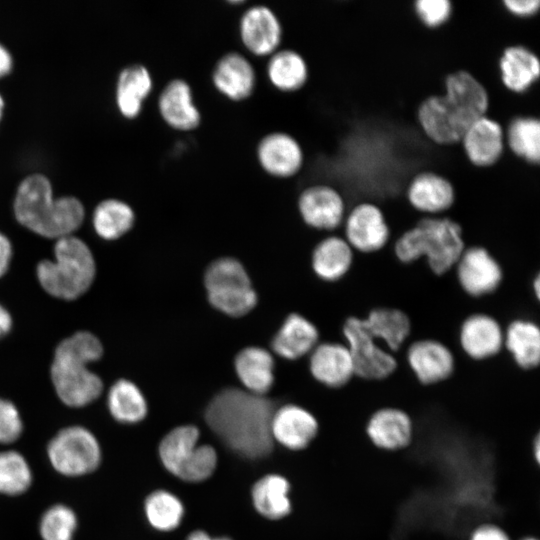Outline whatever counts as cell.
Instances as JSON below:
<instances>
[{"mask_svg":"<svg viewBox=\"0 0 540 540\" xmlns=\"http://www.w3.org/2000/svg\"><path fill=\"white\" fill-rule=\"evenodd\" d=\"M318 421L307 409L289 404L275 410L271 420V436L283 446L300 450L316 437Z\"/></svg>","mask_w":540,"mask_h":540,"instance_id":"cell-23","label":"cell"},{"mask_svg":"<svg viewBox=\"0 0 540 540\" xmlns=\"http://www.w3.org/2000/svg\"><path fill=\"white\" fill-rule=\"evenodd\" d=\"M414 10L420 22L435 29L444 25L452 14L451 0H414Z\"/></svg>","mask_w":540,"mask_h":540,"instance_id":"cell-40","label":"cell"},{"mask_svg":"<svg viewBox=\"0 0 540 540\" xmlns=\"http://www.w3.org/2000/svg\"><path fill=\"white\" fill-rule=\"evenodd\" d=\"M532 288H533L534 297L536 298L537 301H539V299H540V276H539L538 273L533 278Z\"/></svg>","mask_w":540,"mask_h":540,"instance_id":"cell-48","label":"cell"},{"mask_svg":"<svg viewBox=\"0 0 540 540\" xmlns=\"http://www.w3.org/2000/svg\"><path fill=\"white\" fill-rule=\"evenodd\" d=\"M12 327V318L9 312L0 304V337L6 335Z\"/></svg>","mask_w":540,"mask_h":540,"instance_id":"cell-46","label":"cell"},{"mask_svg":"<svg viewBox=\"0 0 540 540\" xmlns=\"http://www.w3.org/2000/svg\"><path fill=\"white\" fill-rule=\"evenodd\" d=\"M3 107H4V100L0 94V118H1V115H2V110H3Z\"/></svg>","mask_w":540,"mask_h":540,"instance_id":"cell-50","label":"cell"},{"mask_svg":"<svg viewBox=\"0 0 540 540\" xmlns=\"http://www.w3.org/2000/svg\"><path fill=\"white\" fill-rule=\"evenodd\" d=\"M204 286L211 306L231 317L248 314L258 302L247 270L233 257L210 263L204 274Z\"/></svg>","mask_w":540,"mask_h":540,"instance_id":"cell-7","label":"cell"},{"mask_svg":"<svg viewBox=\"0 0 540 540\" xmlns=\"http://www.w3.org/2000/svg\"><path fill=\"white\" fill-rule=\"evenodd\" d=\"M468 540H511V538L500 526L483 523L472 530Z\"/></svg>","mask_w":540,"mask_h":540,"instance_id":"cell-43","label":"cell"},{"mask_svg":"<svg viewBox=\"0 0 540 540\" xmlns=\"http://www.w3.org/2000/svg\"><path fill=\"white\" fill-rule=\"evenodd\" d=\"M458 339L467 357L484 361L503 350L504 329L495 317L486 313H473L462 321Z\"/></svg>","mask_w":540,"mask_h":540,"instance_id":"cell-20","label":"cell"},{"mask_svg":"<svg viewBox=\"0 0 540 540\" xmlns=\"http://www.w3.org/2000/svg\"><path fill=\"white\" fill-rule=\"evenodd\" d=\"M365 433L378 449L396 452L407 449L414 437V423L410 414L396 406H384L369 416Z\"/></svg>","mask_w":540,"mask_h":540,"instance_id":"cell-19","label":"cell"},{"mask_svg":"<svg viewBox=\"0 0 540 540\" xmlns=\"http://www.w3.org/2000/svg\"><path fill=\"white\" fill-rule=\"evenodd\" d=\"M362 318L370 334L392 353L397 352L411 334L410 317L396 307H375Z\"/></svg>","mask_w":540,"mask_h":540,"instance_id":"cell-28","label":"cell"},{"mask_svg":"<svg viewBox=\"0 0 540 540\" xmlns=\"http://www.w3.org/2000/svg\"><path fill=\"white\" fill-rule=\"evenodd\" d=\"M284 30L275 11L265 4L246 8L238 21L243 48L255 57H269L281 48Z\"/></svg>","mask_w":540,"mask_h":540,"instance_id":"cell-12","label":"cell"},{"mask_svg":"<svg viewBox=\"0 0 540 540\" xmlns=\"http://www.w3.org/2000/svg\"><path fill=\"white\" fill-rule=\"evenodd\" d=\"M503 349L524 370L537 368L540 362V328L528 319L518 318L504 329Z\"/></svg>","mask_w":540,"mask_h":540,"instance_id":"cell-32","label":"cell"},{"mask_svg":"<svg viewBox=\"0 0 540 540\" xmlns=\"http://www.w3.org/2000/svg\"><path fill=\"white\" fill-rule=\"evenodd\" d=\"M406 361L416 380L425 386L448 380L456 365L451 349L433 338L412 342L406 351Z\"/></svg>","mask_w":540,"mask_h":540,"instance_id":"cell-17","label":"cell"},{"mask_svg":"<svg viewBox=\"0 0 540 540\" xmlns=\"http://www.w3.org/2000/svg\"><path fill=\"white\" fill-rule=\"evenodd\" d=\"M215 90L232 102L251 98L257 87V73L253 63L239 51L222 54L211 70Z\"/></svg>","mask_w":540,"mask_h":540,"instance_id":"cell-16","label":"cell"},{"mask_svg":"<svg viewBox=\"0 0 540 540\" xmlns=\"http://www.w3.org/2000/svg\"><path fill=\"white\" fill-rule=\"evenodd\" d=\"M460 144L472 165L488 167L498 161L505 149L504 131L497 122L482 116L466 130Z\"/></svg>","mask_w":540,"mask_h":540,"instance_id":"cell-24","label":"cell"},{"mask_svg":"<svg viewBox=\"0 0 540 540\" xmlns=\"http://www.w3.org/2000/svg\"><path fill=\"white\" fill-rule=\"evenodd\" d=\"M406 199L421 215H444L454 203V189L446 178L434 172L424 171L410 181Z\"/></svg>","mask_w":540,"mask_h":540,"instance_id":"cell-22","label":"cell"},{"mask_svg":"<svg viewBox=\"0 0 540 540\" xmlns=\"http://www.w3.org/2000/svg\"><path fill=\"white\" fill-rule=\"evenodd\" d=\"M33 474L26 458L14 450L0 452V493L18 496L31 486Z\"/></svg>","mask_w":540,"mask_h":540,"instance_id":"cell-37","label":"cell"},{"mask_svg":"<svg viewBox=\"0 0 540 540\" xmlns=\"http://www.w3.org/2000/svg\"><path fill=\"white\" fill-rule=\"evenodd\" d=\"M499 70L504 87L522 93L540 80V58L524 46H510L500 57Z\"/></svg>","mask_w":540,"mask_h":540,"instance_id":"cell-30","label":"cell"},{"mask_svg":"<svg viewBox=\"0 0 540 540\" xmlns=\"http://www.w3.org/2000/svg\"><path fill=\"white\" fill-rule=\"evenodd\" d=\"M54 260H42L36 268L42 288L51 296L74 300L93 283L96 265L92 252L81 239L69 235L57 239Z\"/></svg>","mask_w":540,"mask_h":540,"instance_id":"cell-6","label":"cell"},{"mask_svg":"<svg viewBox=\"0 0 540 540\" xmlns=\"http://www.w3.org/2000/svg\"><path fill=\"white\" fill-rule=\"evenodd\" d=\"M483 86L469 73L458 71L445 80V92L427 98L418 109V120L425 135L434 143L460 142L470 125L487 110Z\"/></svg>","mask_w":540,"mask_h":540,"instance_id":"cell-2","label":"cell"},{"mask_svg":"<svg viewBox=\"0 0 540 540\" xmlns=\"http://www.w3.org/2000/svg\"><path fill=\"white\" fill-rule=\"evenodd\" d=\"M462 227L444 215L422 216L398 235L394 254L403 264L424 258L431 272L442 276L454 268L465 249Z\"/></svg>","mask_w":540,"mask_h":540,"instance_id":"cell-5","label":"cell"},{"mask_svg":"<svg viewBox=\"0 0 540 540\" xmlns=\"http://www.w3.org/2000/svg\"><path fill=\"white\" fill-rule=\"evenodd\" d=\"M187 540H231V539L227 537L212 538L203 531H195L188 536Z\"/></svg>","mask_w":540,"mask_h":540,"instance_id":"cell-47","label":"cell"},{"mask_svg":"<svg viewBox=\"0 0 540 540\" xmlns=\"http://www.w3.org/2000/svg\"><path fill=\"white\" fill-rule=\"evenodd\" d=\"M102 354L100 340L87 331L77 332L58 344L51 365V379L65 405L83 407L100 396L103 382L88 369V364L101 358Z\"/></svg>","mask_w":540,"mask_h":540,"instance_id":"cell-4","label":"cell"},{"mask_svg":"<svg viewBox=\"0 0 540 540\" xmlns=\"http://www.w3.org/2000/svg\"><path fill=\"white\" fill-rule=\"evenodd\" d=\"M521 540H539V539L535 538V537H526V538H523Z\"/></svg>","mask_w":540,"mask_h":540,"instance_id":"cell-51","label":"cell"},{"mask_svg":"<svg viewBox=\"0 0 540 540\" xmlns=\"http://www.w3.org/2000/svg\"><path fill=\"white\" fill-rule=\"evenodd\" d=\"M23 432V421L17 407L9 400L0 398V444H11Z\"/></svg>","mask_w":540,"mask_h":540,"instance_id":"cell-41","label":"cell"},{"mask_svg":"<svg viewBox=\"0 0 540 540\" xmlns=\"http://www.w3.org/2000/svg\"><path fill=\"white\" fill-rule=\"evenodd\" d=\"M289 483L279 475L271 474L259 479L252 489L256 510L266 518L280 519L291 510L288 499Z\"/></svg>","mask_w":540,"mask_h":540,"instance_id":"cell-35","label":"cell"},{"mask_svg":"<svg viewBox=\"0 0 540 540\" xmlns=\"http://www.w3.org/2000/svg\"><path fill=\"white\" fill-rule=\"evenodd\" d=\"M271 399L228 387L218 392L205 410L211 430L234 452L249 459L265 457L273 447Z\"/></svg>","mask_w":540,"mask_h":540,"instance_id":"cell-1","label":"cell"},{"mask_svg":"<svg viewBox=\"0 0 540 540\" xmlns=\"http://www.w3.org/2000/svg\"><path fill=\"white\" fill-rule=\"evenodd\" d=\"M199 430L183 425L171 430L159 445V456L164 467L178 478L199 482L209 478L217 464L212 446L197 445Z\"/></svg>","mask_w":540,"mask_h":540,"instance_id":"cell-8","label":"cell"},{"mask_svg":"<svg viewBox=\"0 0 540 540\" xmlns=\"http://www.w3.org/2000/svg\"><path fill=\"white\" fill-rule=\"evenodd\" d=\"M343 238L354 252L373 254L387 246L392 232L380 207L361 202L351 207L342 224Z\"/></svg>","mask_w":540,"mask_h":540,"instance_id":"cell-11","label":"cell"},{"mask_svg":"<svg viewBox=\"0 0 540 540\" xmlns=\"http://www.w3.org/2000/svg\"><path fill=\"white\" fill-rule=\"evenodd\" d=\"M309 355V371L312 377L326 387L342 388L356 377L345 343H318Z\"/></svg>","mask_w":540,"mask_h":540,"instance_id":"cell-21","label":"cell"},{"mask_svg":"<svg viewBox=\"0 0 540 540\" xmlns=\"http://www.w3.org/2000/svg\"><path fill=\"white\" fill-rule=\"evenodd\" d=\"M14 213L19 223L31 231L59 239L72 235L81 225L84 207L74 196L54 197L49 179L34 173L20 182Z\"/></svg>","mask_w":540,"mask_h":540,"instance_id":"cell-3","label":"cell"},{"mask_svg":"<svg viewBox=\"0 0 540 540\" xmlns=\"http://www.w3.org/2000/svg\"><path fill=\"white\" fill-rule=\"evenodd\" d=\"M47 457L59 474L78 477L95 471L102 459L101 446L96 436L79 425L58 431L47 445Z\"/></svg>","mask_w":540,"mask_h":540,"instance_id":"cell-9","label":"cell"},{"mask_svg":"<svg viewBox=\"0 0 540 540\" xmlns=\"http://www.w3.org/2000/svg\"><path fill=\"white\" fill-rule=\"evenodd\" d=\"M152 90L153 77L145 65L134 63L124 67L116 84V102L122 115L127 118L137 117Z\"/></svg>","mask_w":540,"mask_h":540,"instance_id":"cell-31","label":"cell"},{"mask_svg":"<svg viewBox=\"0 0 540 540\" xmlns=\"http://www.w3.org/2000/svg\"><path fill=\"white\" fill-rule=\"evenodd\" d=\"M353 262L354 250L338 235L323 238L314 247L311 255L313 272L327 282H336L346 276Z\"/></svg>","mask_w":540,"mask_h":540,"instance_id":"cell-29","label":"cell"},{"mask_svg":"<svg viewBox=\"0 0 540 540\" xmlns=\"http://www.w3.org/2000/svg\"><path fill=\"white\" fill-rule=\"evenodd\" d=\"M506 10L521 19L531 18L540 12V0H502Z\"/></svg>","mask_w":540,"mask_h":540,"instance_id":"cell-42","label":"cell"},{"mask_svg":"<svg viewBox=\"0 0 540 540\" xmlns=\"http://www.w3.org/2000/svg\"><path fill=\"white\" fill-rule=\"evenodd\" d=\"M144 511L150 525L160 531L175 529L180 524L184 513L181 501L164 490L148 495L144 503Z\"/></svg>","mask_w":540,"mask_h":540,"instance_id":"cell-38","label":"cell"},{"mask_svg":"<svg viewBox=\"0 0 540 540\" xmlns=\"http://www.w3.org/2000/svg\"><path fill=\"white\" fill-rule=\"evenodd\" d=\"M12 258V245L9 239L0 232V277L8 270Z\"/></svg>","mask_w":540,"mask_h":540,"instance_id":"cell-44","label":"cell"},{"mask_svg":"<svg viewBox=\"0 0 540 540\" xmlns=\"http://www.w3.org/2000/svg\"><path fill=\"white\" fill-rule=\"evenodd\" d=\"M504 131L505 147L517 157L540 165V119L516 117Z\"/></svg>","mask_w":540,"mask_h":540,"instance_id":"cell-34","label":"cell"},{"mask_svg":"<svg viewBox=\"0 0 540 540\" xmlns=\"http://www.w3.org/2000/svg\"><path fill=\"white\" fill-rule=\"evenodd\" d=\"M255 156L259 167L276 179L295 177L305 164V151L300 141L281 130L264 134L257 142Z\"/></svg>","mask_w":540,"mask_h":540,"instance_id":"cell-13","label":"cell"},{"mask_svg":"<svg viewBox=\"0 0 540 540\" xmlns=\"http://www.w3.org/2000/svg\"><path fill=\"white\" fill-rule=\"evenodd\" d=\"M454 269L460 288L473 298L494 293L503 281L500 263L480 245L465 247Z\"/></svg>","mask_w":540,"mask_h":540,"instance_id":"cell-15","label":"cell"},{"mask_svg":"<svg viewBox=\"0 0 540 540\" xmlns=\"http://www.w3.org/2000/svg\"><path fill=\"white\" fill-rule=\"evenodd\" d=\"M317 327L306 317L291 313L273 336V352L287 360H296L307 354L319 343Z\"/></svg>","mask_w":540,"mask_h":540,"instance_id":"cell-26","label":"cell"},{"mask_svg":"<svg viewBox=\"0 0 540 540\" xmlns=\"http://www.w3.org/2000/svg\"><path fill=\"white\" fill-rule=\"evenodd\" d=\"M157 109L163 122L179 132L194 131L202 122L192 86L184 78L175 77L166 82L158 94Z\"/></svg>","mask_w":540,"mask_h":540,"instance_id":"cell-18","label":"cell"},{"mask_svg":"<svg viewBox=\"0 0 540 540\" xmlns=\"http://www.w3.org/2000/svg\"><path fill=\"white\" fill-rule=\"evenodd\" d=\"M265 73L270 85L282 93H295L309 82L307 59L293 48H280L268 57Z\"/></svg>","mask_w":540,"mask_h":540,"instance_id":"cell-25","label":"cell"},{"mask_svg":"<svg viewBox=\"0 0 540 540\" xmlns=\"http://www.w3.org/2000/svg\"><path fill=\"white\" fill-rule=\"evenodd\" d=\"M531 18H534V19L537 21L538 26H539V33H540V19H539V17H538V16H534V17H531ZM526 19H527V18H526ZM539 41H540V38H539ZM532 52L535 53V54H539V52H540V44H539L538 49H537L536 51H532ZM498 71H499V70H498ZM496 72H497V71H496ZM494 73H495V72H494ZM492 74H493V73H492ZM492 74H491V75H492ZM491 75H490V76H491ZM488 77H489V76H488ZM488 77H487V78H488ZM487 78H486V79H487ZM486 79H485V80H486ZM485 80H483V81H485ZM481 83H482V82H481Z\"/></svg>","mask_w":540,"mask_h":540,"instance_id":"cell-49","label":"cell"},{"mask_svg":"<svg viewBox=\"0 0 540 540\" xmlns=\"http://www.w3.org/2000/svg\"><path fill=\"white\" fill-rule=\"evenodd\" d=\"M297 209L307 226L320 231H333L342 227L347 213L341 193L324 182L304 187L297 198Z\"/></svg>","mask_w":540,"mask_h":540,"instance_id":"cell-14","label":"cell"},{"mask_svg":"<svg viewBox=\"0 0 540 540\" xmlns=\"http://www.w3.org/2000/svg\"><path fill=\"white\" fill-rule=\"evenodd\" d=\"M135 213L126 202L109 198L101 201L93 214L97 234L106 240H114L127 233L133 226Z\"/></svg>","mask_w":540,"mask_h":540,"instance_id":"cell-36","label":"cell"},{"mask_svg":"<svg viewBox=\"0 0 540 540\" xmlns=\"http://www.w3.org/2000/svg\"><path fill=\"white\" fill-rule=\"evenodd\" d=\"M107 405L112 417L126 424L138 423L148 411L146 399L139 387L126 379L116 381L107 396Z\"/></svg>","mask_w":540,"mask_h":540,"instance_id":"cell-33","label":"cell"},{"mask_svg":"<svg viewBox=\"0 0 540 540\" xmlns=\"http://www.w3.org/2000/svg\"><path fill=\"white\" fill-rule=\"evenodd\" d=\"M12 67V56L7 48L0 43V76L10 71Z\"/></svg>","mask_w":540,"mask_h":540,"instance_id":"cell-45","label":"cell"},{"mask_svg":"<svg viewBox=\"0 0 540 540\" xmlns=\"http://www.w3.org/2000/svg\"><path fill=\"white\" fill-rule=\"evenodd\" d=\"M78 527V518L72 508L58 503L42 514L39 534L42 540H73Z\"/></svg>","mask_w":540,"mask_h":540,"instance_id":"cell-39","label":"cell"},{"mask_svg":"<svg viewBox=\"0 0 540 540\" xmlns=\"http://www.w3.org/2000/svg\"><path fill=\"white\" fill-rule=\"evenodd\" d=\"M342 335L356 377L366 381H382L396 371L398 363L394 354L370 334L362 317L349 316L343 323Z\"/></svg>","mask_w":540,"mask_h":540,"instance_id":"cell-10","label":"cell"},{"mask_svg":"<svg viewBox=\"0 0 540 540\" xmlns=\"http://www.w3.org/2000/svg\"><path fill=\"white\" fill-rule=\"evenodd\" d=\"M234 368L238 379L250 393L265 396L274 384V358L262 347L249 346L240 350L235 357Z\"/></svg>","mask_w":540,"mask_h":540,"instance_id":"cell-27","label":"cell"}]
</instances>
